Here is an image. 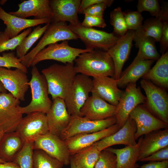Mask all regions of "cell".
Wrapping results in <instances>:
<instances>
[{
	"label": "cell",
	"mask_w": 168,
	"mask_h": 168,
	"mask_svg": "<svg viewBox=\"0 0 168 168\" xmlns=\"http://www.w3.org/2000/svg\"><path fill=\"white\" fill-rule=\"evenodd\" d=\"M0 1H1V0H0Z\"/></svg>",
	"instance_id": "cell-55"
},
{
	"label": "cell",
	"mask_w": 168,
	"mask_h": 168,
	"mask_svg": "<svg viewBox=\"0 0 168 168\" xmlns=\"http://www.w3.org/2000/svg\"><path fill=\"white\" fill-rule=\"evenodd\" d=\"M140 83L146 95L143 105L155 117L168 124V94L166 90L143 79Z\"/></svg>",
	"instance_id": "cell-6"
},
{
	"label": "cell",
	"mask_w": 168,
	"mask_h": 168,
	"mask_svg": "<svg viewBox=\"0 0 168 168\" xmlns=\"http://www.w3.org/2000/svg\"><path fill=\"white\" fill-rule=\"evenodd\" d=\"M0 168H20L19 166L14 161L0 163Z\"/></svg>",
	"instance_id": "cell-49"
},
{
	"label": "cell",
	"mask_w": 168,
	"mask_h": 168,
	"mask_svg": "<svg viewBox=\"0 0 168 168\" xmlns=\"http://www.w3.org/2000/svg\"><path fill=\"white\" fill-rule=\"evenodd\" d=\"M129 117L136 124L135 140L152 132L168 128V124L152 114L143 104L137 106L131 112Z\"/></svg>",
	"instance_id": "cell-15"
},
{
	"label": "cell",
	"mask_w": 168,
	"mask_h": 168,
	"mask_svg": "<svg viewBox=\"0 0 168 168\" xmlns=\"http://www.w3.org/2000/svg\"><path fill=\"white\" fill-rule=\"evenodd\" d=\"M116 155L106 149L100 152L94 168H116Z\"/></svg>",
	"instance_id": "cell-39"
},
{
	"label": "cell",
	"mask_w": 168,
	"mask_h": 168,
	"mask_svg": "<svg viewBox=\"0 0 168 168\" xmlns=\"http://www.w3.org/2000/svg\"><path fill=\"white\" fill-rule=\"evenodd\" d=\"M34 143V141L25 142L22 148L16 156L13 161L20 168H33Z\"/></svg>",
	"instance_id": "cell-34"
},
{
	"label": "cell",
	"mask_w": 168,
	"mask_h": 168,
	"mask_svg": "<svg viewBox=\"0 0 168 168\" xmlns=\"http://www.w3.org/2000/svg\"><path fill=\"white\" fill-rule=\"evenodd\" d=\"M80 110L81 116L94 121L104 120L115 116L116 106L91 93Z\"/></svg>",
	"instance_id": "cell-18"
},
{
	"label": "cell",
	"mask_w": 168,
	"mask_h": 168,
	"mask_svg": "<svg viewBox=\"0 0 168 168\" xmlns=\"http://www.w3.org/2000/svg\"><path fill=\"white\" fill-rule=\"evenodd\" d=\"M68 40L63 41L50 44L40 51L35 57L30 66H35L39 63L47 60H53L65 64L74 63V61L80 54L85 52L91 51L87 49H81L70 46Z\"/></svg>",
	"instance_id": "cell-8"
},
{
	"label": "cell",
	"mask_w": 168,
	"mask_h": 168,
	"mask_svg": "<svg viewBox=\"0 0 168 168\" xmlns=\"http://www.w3.org/2000/svg\"><path fill=\"white\" fill-rule=\"evenodd\" d=\"M137 11L141 13L147 11L153 16L157 17L161 10V7L157 0H139L137 5Z\"/></svg>",
	"instance_id": "cell-41"
},
{
	"label": "cell",
	"mask_w": 168,
	"mask_h": 168,
	"mask_svg": "<svg viewBox=\"0 0 168 168\" xmlns=\"http://www.w3.org/2000/svg\"><path fill=\"white\" fill-rule=\"evenodd\" d=\"M27 114L23 118L16 131L24 142L34 141L37 136L49 132L45 114L35 112Z\"/></svg>",
	"instance_id": "cell-14"
},
{
	"label": "cell",
	"mask_w": 168,
	"mask_h": 168,
	"mask_svg": "<svg viewBox=\"0 0 168 168\" xmlns=\"http://www.w3.org/2000/svg\"><path fill=\"white\" fill-rule=\"evenodd\" d=\"M5 162H4L3 161L0 159V163H4Z\"/></svg>",
	"instance_id": "cell-54"
},
{
	"label": "cell",
	"mask_w": 168,
	"mask_h": 168,
	"mask_svg": "<svg viewBox=\"0 0 168 168\" xmlns=\"http://www.w3.org/2000/svg\"><path fill=\"white\" fill-rule=\"evenodd\" d=\"M46 114L49 132L60 138L69 124L71 116L68 113L64 100L57 97Z\"/></svg>",
	"instance_id": "cell-17"
},
{
	"label": "cell",
	"mask_w": 168,
	"mask_h": 168,
	"mask_svg": "<svg viewBox=\"0 0 168 168\" xmlns=\"http://www.w3.org/2000/svg\"><path fill=\"white\" fill-rule=\"evenodd\" d=\"M44 34L37 45L20 58L21 63L27 68L30 66L32 61L36 55L47 45L60 41L78 39L66 22L50 23Z\"/></svg>",
	"instance_id": "cell-4"
},
{
	"label": "cell",
	"mask_w": 168,
	"mask_h": 168,
	"mask_svg": "<svg viewBox=\"0 0 168 168\" xmlns=\"http://www.w3.org/2000/svg\"><path fill=\"white\" fill-rule=\"evenodd\" d=\"M168 3H164L161 7V10L157 17L162 22L168 21Z\"/></svg>",
	"instance_id": "cell-48"
},
{
	"label": "cell",
	"mask_w": 168,
	"mask_h": 168,
	"mask_svg": "<svg viewBox=\"0 0 168 168\" xmlns=\"http://www.w3.org/2000/svg\"><path fill=\"white\" fill-rule=\"evenodd\" d=\"M31 74V77L28 83L32 94L31 101L26 106L19 105V110L22 114H27L35 112L46 114L53 103L49 97L47 81L35 66L32 67Z\"/></svg>",
	"instance_id": "cell-3"
},
{
	"label": "cell",
	"mask_w": 168,
	"mask_h": 168,
	"mask_svg": "<svg viewBox=\"0 0 168 168\" xmlns=\"http://www.w3.org/2000/svg\"><path fill=\"white\" fill-rule=\"evenodd\" d=\"M24 143L16 131L5 133L0 141V159L4 162L13 161Z\"/></svg>",
	"instance_id": "cell-27"
},
{
	"label": "cell",
	"mask_w": 168,
	"mask_h": 168,
	"mask_svg": "<svg viewBox=\"0 0 168 168\" xmlns=\"http://www.w3.org/2000/svg\"><path fill=\"white\" fill-rule=\"evenodd\" d=\"M134 31L128 30L107 52L112 58L115 71L114 78H119L124 65L129 57L133 46Z\"/></svg>",
	"instance_id": "cell-21"
},
{
	"label": "cell",
	"mask_w": 168,
	"mask_h": 168,
	"mask_svg": "<svg viewBox=\"0 0 168 168\" xmlns=\"http://www.w3.org/2000/svg\"><path fill=\"white\" fill-rule=\"evenodd\" d=\"M116 123L115 116L100 120L94 121L84 117L71 116L70 122L62 133V140L83 133H91L107 128Z\"/></svg>",
	"instance_id": "cell-11"
},
{
	"label": "cell",
	"mask_w": 168,
	"mask_h": 168,
	"mask_svg": "<svg viewBox=\"0 0 168 168\" xmlns=\"http://www.w3.org/2000/svg\"><path fill=\"white\" fill-rule=\"evenodd\" d=\"M133 41L136 48H138L137 56L143 60H157L160 55L156 49L155 40L143 34L140 30L134 31Z\"/></svg>",
	"instance_id": "cell-30"
},
{
	"label": "cell",
	"mask_w": 168,
	"mask_h": 168,
	"mask_svg": "<svg viewBox=\"0 0 168 168\" xmlns=\"http://www.w3.org/2000/svg\"><path fill=\"white\" fill-rule=\"evenodd\" d=\"M33 168H62L64 165L55 158L40 149L34 150Z\"/></svg>",
	"instance_id": "cell-33"
},
{
	"label": "cell",
	"mask_w": 168,
	"mask_h": 168,
	"mask_svg": "<svg viewBox=\"0 0 168 168\" xmlns=\"http://www.w3.org/2000/svg\"><path fill=\"white\" fill-rule=\"evenodd\" d=\"M74 62L77 74L93 77L110 76L114 78V63L107 51L95 49L84 52L80 54Z\"/></svg>",
	"instance_id": "cell-1"
},
{
	"label": "cell",
	"mask_w": 168,
	"mask_h": 168,
	"mask_svg": "<svg viewBox=\"0 0 168 168\" xmlns=\"http://www.w3.org/2000/svg\"><path fill=\"white\" fill-rule=\"evenodd\" d=\"M168 160V146L155 152L141 161L142 162H157Z\"/></svg>",
	"instance_id": "cell-44"
},
{
	"label": "cell",
	"mask_w": 168,
	"mask_h": 168,
	"mask_svg": "<svg viewBox=\"0 0 168 168\" xmlns=\"http://www.w3.org/2000/svg\"><path fill=\"white\" fill-rule=\"evenodd\" d=\"M136 130L135 121L129 117L124 125L117 131L95 144L100 151L116 145L134 146L137 143L135 139Z\"/></svg>",
	"instance_id": "cell-19"
},
{
	"label": "cell",
	"mask_w": 168,
	"mask_h": 168,
	"mask_svg": "<svg viewBox=\"0 0 168 168\" xmlns=\"http://www.w3.org/2000/svg\"><path fill=\"white\" fill-rule=\"evenodd\" d=\"M70 164V168H80L71 157Z\"/></svg>",
	"instance_id": "cell-50"
},
{
	"label": "cell",
	"mask_w": 168,
	"mask_h": 168,
	"mask_svg": "<svg viewBox=\"0 0 168 168\" xmlns=\"http://www.w3.org/2000/svg\"><path fill=\"white\" fill-rule=\"evenodd\" d=\"M110 22L113 27V32L119 37L124 35L128 30L123 12L120 7H117L110 12Z\"/></svg>",
	"instance_id": "cell-36"
},
{
	"label": "cell",
	"mask_w": 168,
	"mask_h": 168,
	"mask_svg": "<svg viewBox=\"0 0 168 168\" xmlns=\"http://www.w3.org/2000/svg\"><path fill=\"white\" fill-rule=\"evenodd\" d=\"M143 79L149 81L166 90L168 88V52L162 54L155 65L143 76Z\"/></svg>",
	"instance_id": "cell-29"
},
{
	"label": "cell",
	"mask_w": 168,
	"mask_h": 168,
	"mask_svg": "<svg viewBox=\"0 0 168 168\" xmlns=\"http://www.w3.org/2000/svg\"><path fill=\"white\" fill-rule=\"evenodd\" d=\"M146 97L136 83H130L121 96L116 106L115 116L116 123L121 128L125 124L132 110L138 105L143 104Z\"/></svg>",
	"instance_id": "cell-10"
},
{
	"label": "cell",
	"mask_w": 168,
	"mask_h": 168,
	"mask_svg": "<svg viewBox=\"0 0 168 168\" xmlns=\"http://www.w3.org/2000/svg\"><path fill=\"white\" fill-rule=\"evenodd\" d=\"M81 0H51L50 5L53 13L51 22L68 21L72 25L79 23L78 17Z\"/></svg>",
	"instance_id": "cell-23"
},
{
	"label": "cell",
	"mask_w": 168,
	"mask_h": 168,
	"mask_svg": "<svg viewBox=\"0 0 168 168\" xmlns=\"http://www.w3.org/2000/svg\"><path fill=\"white\" fill-rule=\"evenodd\" d=\"M18 10L9 12L17 17L26 18L31 16L34 19L50 18L52 19L53 13L49 0H28L24 1L18 5Z\"/></svg>",
	"instance_id": "cell-24"
},
{
	"label": "cell",
	"mask_w": 168,
	"mask_h": 168,
	"mask_svg": "<svg viewBox=\"0 0 168 168\" xmlns=\"http://www.w3.org/2000/svg\"><path fill=\"white\" fill-rule=\"evenodd\" d=\"M168 146V128L144 135L140 146L138 161H141L159 150Z\"/></svg>",
	"instance_id": "cell-25"
},
{
	"label": "cell",
	"mask_w": 168,
	"mask_h": 168,
	"mask_svg": "<svg viewBox=\"0 0 168 168\" xmlns=\"http://www.w3.org/2000/svg\"><path fill=\"white\" fill-rule=\"evenodd\" d=\"M0 67L10 69L12 68L20 69L27 73V68L21 62L13 52L5 53L0 56Z\"/></svg>",
	"instance_id": "cell-38"
},
{
	"label": "cell",
	"mask_w": 168,
	"mask_h": 168,
	"mask_svg": "<svg viewBox=\"0 0 168 168\" xmlns=\"http://www.w3.org/2000/svg\"><path fill=\"white\" fill-rule=\"evenodd\" d=\"M7 90L5 89L3 85L0 81V93L7 92Z\"/></svg>",
	"instance_id": "cell-51"
},
{
	"label": "cell",
	"mask_w": 168,
	"mask_h": 168,
	"mask_svg": "<svg viewBox=\"0 0 168 168\" xmlns=\"http://www.w3.org/2000/svg\"><path fill=\"white\" fill-rule=\"evenodd\" d=\"M83 21L81 23L82 26L88 28L97 27L104 28L106 26L103 17L84 15Z\"/></svg>",
	"instance_id": "cell-43"
},
{
	"label": "cell",
	"mask_w": 168,
	"mask_h": 168,
	"mask_svg": "<svg viewBox=\"0 0 168 168\" xmlns=\"http://www.w3.org/2000/svg\"><path fill=\"white\" fill-rule=\"evenodd\" d=\"M31 31V28H28L16 36L10 39L4 38L0 35V53L15 49Z\"/></svg>",
	"instance_id": "cell-37"
},
{
	"label": "cell",
	"mask_w": 168,
	"mask_h": 168,
	"mask_svg": "<svg viewBox=\"0 0 168 168\" xmlns=\"http://www.w3.org/2000/svg\"><path fill=\"white\" fill-rule=\"evenodd\" d=\"M107 0H82L79 8L78 13L85 9L95 4L106 2Z\"/></svg>",
	"instance_id": "cell-47"
},
{
	"label": "cell",
	"mask_w": 168,
	"mask_h": 168,
	"mask_svg": "<svg viewBox=\"0 0 168 168\" xmlns=\"http://www.w3.org/2000/svg\"><path fill=\"white\" fill-rule=\"evenodd\" d=\"M128 30L136 31L141 29L143 18L141 13L137 11L123 12Z\"/></svg>",
	"instance_id": "cell-40"
},
{
	"label": "cell",
	"mask_w": 168,
	"mask_h": 168,
	"mask_svg": "<svg viewBox=\"0 0 168 168\" xmlns=\"http://www.w3.org/2000/svg\"><path fill=\"white\" fill-rule=\"evenodd\" d=\"M163 27V22L159 18L151 17L146 19L140 30L144 35L160 41Z\"/></svg>",
	"instance_id": "cell-35"
},
{
	"label": "cell",
	"mask_w": 168,
	"mask_h": 168,
	"mask_svg": "<svg viewBox=\"0 0 168 168\" xmlns=\"http://www.w3.org/2000/svg\"><path fill=\"white\" fill-rule=\"evenodd\" d=\"M4 133L3 131L0 130V141Z\"/></svg>",
	"instance_id": "cell-52"
},
{
	"label": "cell",
	"mask_w": 168,
	"mask_h": 168,
	"mask_svg": "<svg viewBox=\"0 0 168 168\" xmlns=\"http://www.w3.org/2000/svg\"><path fill=\"white\" fill-rule=\"evenodd\" d=\"M114 1L107 0L105 2L93 5L81 12L78 13L98 17H103L104 12L107 7H110Z\"/></svg>",
	"instance_id": "cell-42"
},
{
	"label": "cell",
	"mask_w": 168,
	"mask_h": 168,
	"mask_svg": "<svg viewBox=\"0 0 168 168\" xmlns=\"http://www.w3.org/2000/svg\"><path fill=\"white\" fill-rule=\"evenodd\" d=\"M0 19L2 20L6 27L0 35L7 39L15 37L23 30L44 23L51 22V19H27L19 17L6 12L0 6Z\"/></svg>",
	"instance_id": "cell-16"
},
{
	"label": "cell",
	"mask_w": 168,
	"mask_h": 168,
	"mask_svg": "<svg viewBox=\"0 0 168 168\" xmlns=\"http://www.w3.org/2000/svg\"><path fill=\"white\" fill-rule=\"evenodd\" d=\"M7 0H1L0 4L2 5L4 4L7 1Z\"/></svg>",
	"instance_id": "cell-53"
},
{
	"label": "cell",
	"mask_w": 168,
	"mask_h": 168,
	"mask_svg": "<svg viewBox=\"0 0 168 168\" xmlns=\"http://www.w3.org/2000/svg\"><path fill=\"white\" fill-rule=\"evenodd\" d=\"M154 61L152 60L142 59L136 56L129 66L122 72L117 80L118 87L124 88L130 83H136L151 69Z\"/></svg>",
	"instance_id": "cell-26"
},
{
	"label": "cell",
	"mask_w": 168,
	"mask_h": 168,
	"mask_svg": "<svg viewBox=\"0 0 168 168\" xmlns=\"http://www.w3.org/2000/svg\"><path fill=\"white\" fill-rule=\"evenodd\" d=\"M26 73L19 68L0 67V81L15 98L22 101L29 86Z\"/></svg>",
	"instance_id": "cell-13"
},
{
	"label": "cell",
	"mask_w": 168,
	"mask_h": 168,
	"mask_svg": "<svg viewBox=\"0 0 168 168\" xmlns=\"http://www.w3.org/2000/svg\"><path fill=\"white\" fill-rule=\"evenodd\" d=\"M42 74L47 83L49 94L52 100L59 97L64 100L77 74L74 63L65 65L54 64L43 69Z\"/></svg>",
	"instance_id": "cell-2"
},
{
	"label": "cell",
	"mask_w": 168,
	"mask_h": 168,
	"mask_svg": "<svg viewBox=\"0 0 168 168\" xmlns=\"http://www.w3.org/2000/svg\"><path fill=\"white\" fill-rule=\"evenodd\" d=\"M120 128L116 124L104 130L91 133L78 134L65 139L71 155L114 133Z\"/></svg>",
	"instance_id": "cell-20"
},
{
	"label": "cell",
	"mask_w": 168,
	"mask_h": 168,
	"mask_svg": "<svg viewBox=\"0 0 168 168\" xmlns=\"http://www.w3.org/2000/svg\"><path fill=\"white\" fill-rule=\"evenodd\" d=\"M100 152L94 143L71 155V157L80 168H94Z\"/></svg>",
	"instance_id": "cell-31"
},
{
	"label": "cell",
	"mask_w": 168,
	"mask_h": 168,
	"mask_svg": "<svg viewBox=\"0 0 168 168\" xmlns=\"http://www.w3.org/2000/svg\"><path fill=\"white\" fill-rule=\"evenodd\" d=\"M91 93L97 95L109 103L117 106L124 91L118 87L117 80L109 77H93Z\"/></svg>",
	"instance_id": "cell-22"
},
{
	"label": "cell",
	"mask_w": 168,
	"mask_h": 168,
	"mask_svg": "<svg viewBox=\"0 0 168 168\" xmlns=\"http://www.w3.org/2000/svg\"><path fill=\"white\" fill-rule=\"evenodd\" d=\"M92 88V79L82 74L76 75L64 100L71 116H81L80 110L89 97Z\"/></svg>",
	"instance_id": "cell-7"
},
{
	"label": "cell",
	"mask_w": 168,
	"mask_h": 168,
	"mask_svg": "<svg viewBox=\"0 0 168 168\" xmlns=\"http://www.w3.org/2000/svg\"><path fill=\"white\" fill-rule=\"evenodd\" d=\"M33 149L44 151L63 165L70 164L71 155L64 141L49 132L34 138Z\"/></svg>",
	"instance_id": "cell-12"
},
{
	"label": "cell",
	"mask_w": 168,
	"mask_h": 168,
	"mask_svg": "<svg viewBox=\"0 0 168 168\" xmlns=\"http://www.w3.org/2000/svg\"><path fill=\"white\" fill-rule=\"evenodd\" d=\"M143 136L139 138L136 145L126 146L123 148L116 149L108 147L106 149L114 153L116 157V168H138L137 164L140 146Z\"/></svg>",
	"instance_id": "cell-28"
},
{
	"label": "cell",
	"mask_w": 168,
	"mask_h": 168,
	"mask_svg": "<svg viewBox=\"0 0 168 168\" xmlns=\"http://www.w3.org/2000/svg\"><path fill=\"white\" fill-rule=\"evenodd\" d=\"M160 52L162 54L165 53L168 48V22H163V27L159 41Z\"/></svg>",
	"instance_id": "cell-45"
},
{
	"label": "cell",
	"mask_w": 168,
	"mask_h": 168,
	"mask_svg": "<svg viewBox=\"0 0 168 168\" xmlns=\"http://www.w3.org/2000/svg\"><path fill=\"white\" fill-rule=\"evenodd\" d=\"M72 31L85 45L86 49H100L107 51L116 43L120 37L113 32L109 33L92 28L84 27L80 23L68 25Z\"/></svg>",
	"instance_id": "cell-5"
},
{
	"label": "cell",
	"mask_w": 168,
	"mask_h": 168,
	"mask_svg": "<svg viewBox=\"0 0 168 168\" xmlns=\"http://www.w3.org/2000/svg\"><path fill=\"white\" fill-rule=\"evenodd\" d=\"M140 168H168V160L149 162L140 166Z\"/></svg>",
	"instance_id": "cell-46"
},
{
	"label": "cell",
	"mask_w": 168,
	"mask_h": 168,
	"mask_svg": "<svg viewBox=\"0 0 168 168\" xmlns=\"http://www.w3.org/2000/svg\"><path fill=\"white\" fill-rule=\"evenodd\" d=\"M20 103L10 93H0V130L4 133L15 131L22 119Z\"/></svg>",
	"instance_id": "cell-9"
},
{
	"label": "cell",
	"mask_w": 168,
	"mask_h": 168,
	"mask_svg": "<svg viewBox=\"0 0 168 168\" xmlns=\"http://www.w3.org/2000/svg\"><path fill=\"white\" fill-rule=\"evenodd\" d=\"M50 23L41 27L38 26L22 41L16 48V56L19 58L23 57L33 45L44 33Z\"/></svg>",
	"instance_id": "cell-32"
}]
</instances>
